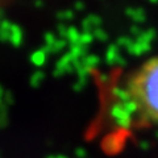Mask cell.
<instances>
[{"label":"cell","mask_w":158,"mask_h":158,"mask_svg":"<svg viewBox=\"0 0 158 158\" xmlns=\"http://www.w3.org/2000/svg\"><path fill=\"white\" fill-rule=\"evenodd\" d=\"M117 110L136 129L158 128V54L141 61L118 86Z\"/></svg>","instance_id":"6da1fadb"}]
</instances>
